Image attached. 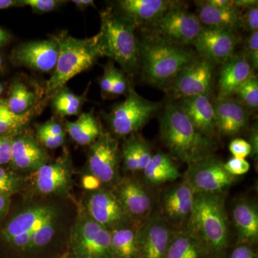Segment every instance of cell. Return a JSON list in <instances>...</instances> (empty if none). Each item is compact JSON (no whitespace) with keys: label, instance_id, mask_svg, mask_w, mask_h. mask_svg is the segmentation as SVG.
<instances>
[{"label":"cell","instance_id":"11a10c76","mask_svg":"<svg viewBox=\"0 0 258 258\" xmlns=\"http://www.w3.org/2000/svg\"><path fill=\"white\" fill-rule=\"evenodd\" d=\"M74 4L80 10H85L91 6H94V2L92 0H74Z\"/></svg>","mask_w":258,"mask_h":258},{"label":"cell","instance_id":"7402d4cb","mask_svg":"<svg viewBox=\"0 0 258 258\" xmlns=\"http://www.w3.org/2000/svg\"><path fill=\"white\" fill-rule=\"evenodd\" d=\"M217 128L225 136H234L245 128L248 115L243 106L231 98H220L213 104Z\"/></svg>","mask_w":258,"mask_h":258},{"label":"cell","instance_id":"d6986e66","mask_svg":"<svg viewBox=\"0 0 258 258\" xmlns=\"http://www.w3.org/2000/svg\"><path fill=\"white\" fill-rule=\"evenodd\" d=\"M33 174L34 186L41 195L64 197L72 189V169L64 160L45 164Z\"/></svg>","mask_w":258,"mask_h":258},{"label":"cell","instance_id":"1f68e13d","mask_svg":"<svg viewBox=\"0 0 258 258\" xmlns=\"http://www.w3.org/2000/svg\"><path fill=\"white\" fill-rule=\"evenodd\" d=\"M17 115L10 111L7 101L0 100V135L15 137L30 119V113Z\"/></svg>","mask_w":258,"mask_h":258},{"label":"cell","instance_id":"680465c9","mask_svg":"<svg viewBox=\"0 0 258 258\" xmlns=\"http://www.w3.org/2000/svg\"><path fill=\"white\" fill-rule=\"evenodd\" d=\"M66 258H79L77 257V256L74 253V252H72V251L70 250L69 252H67V254H66Z\"/></svg>","mask_w":258,"mask_h":258},{"label":"cell","instance_id":"9c48e42d","mask_svg":"<svg viewBox=\"0 0 258 258\" xmlns=\"http://www.w3.org/2000/svg\"><path fill=\"white\" fill-rule=\"evenodd\" d=\"M153 26L161 38L176 45L195 43L203 28L198 15L174 3Z\"/></svg>","mask_w":258,"mask_h":258},{"label":"cell","instance_id":"ba28073f","mask_svg":"<svg viewBox=\"0 0 258 258\" xmlns=\"http://www.w3.org/2000/svg\"><path fill=\"white\" fill-rule=\"evenodd\" d=\"M184 180L195 193L224 194L235 183L236 177L230 175L224 163L212 154L188 165Z\"/></svg>","mask_w":258,"mask_h":258},{"label":"cell","instance_id":"277c9868","mask_svg":"<svg viewBox=\"0 0 258 258\" xmlns=\"http://www.w3.org/2000/svg\"><path fill=\"white\" fill-rule=\"evenodd\" d=\"M139 58L146 79L156 86L172 82L178 74L195 60L191 52L181 45L162 38L144 40L139 47Z\"/></svg>","mask_w":258,"mask_h":258},{"label":"cell","instance_id":"5bb4252c","mask_svg":"<svg viewBox=\"0 0 258 258\" xmlns=\"http://www.w3.org/2000/svg\"><path fill=\"white\" fill-rule=\"evenodd\" d=\"M59 55L55 38L25 42L13 51L12 60L19 66L34 71L48 73L54 71Z\"/></svg>","mask_w":258,"mask_h":258},{"label":"cell","instance_id":"816d5d0a","mask_svg":"<svg viewBox=\"0 0 258 258\" xmlns=\"http://www.w3.org/2000/svg\"><path fill=\"white\" fill-rule=\"evenodd\" d=\"M10 205V197L0 195V220L4 218L9 211Z\"/></svg>","mask_w":258,"mask_h":258},{"label":"cell","instance_id":"83f0119b","mask_svg":"<svg viewBox=\"0 0 258 258\" xmlns=\"http://www.w3.org/2000/svg\"><path fill=\"white\" fill-rule=\"evenodd\" d=\"M142 222H136L111 231L113 258H139V232Z\"/></svg>","mask_w":258,"mask_h":258},{"label":"cell","instance_id":"d6a6232c","mask_svg":"<svg viewBox=\"0 0 258 258\" xmlns=\"http://www.w3.org/2000/svg\"><path fill=\"white\" fill-rule=\"evenodd\" d=\"M84 99L66 88H62L54 96L52 106L56 113L61 116L79 114Z\"/></svg>","mask_w":258,"mask_h":258},{"label":"cell","instance_id":"7bdbcfd3","mask_svg":"<svg viewBox=\"0 0 258 258\" xmlns=\"http://www.w3.org/2000/svg\"><path fill=\"white\" fill-rule=\"evenodd\" d=\"M13 137L11 136L0 135V166L11 162Z\"/></svg>","mask_w":258,"mask_h":258},{"label":"cell","instance_id":"60d3db41","mask_svg":"<svg viewBox=\"0 0 258 258\" xmlns=\"http://www.w3.org/2000/svg\"><path fill=\"white\" fill-rule=\"evenodd\" d=\"M229 149L232 154V157L241 159H245L248 156L251 155V152H252L249 142L244 139L238 138L234 139L231 142Z\"/></svg>","mask_w":258,"mask_h":258},{"label":"cell","instance_id":"cb8c5ba5","mask_svg":"<svg viewBox=\"0 0 258 258\" xmlns=\"http://www.w3.org/2000/svg\"><path fill=\"white\" fill-rule=\"evenodd\" d=\"M252 74V66L245 55H232L222 64L219 79V98H230Z\"/></svg>","mask_w":258,"mask_h":258},{"label":"cell","instance_id":"d590c367","mask_svg":"<svg viewBox=\"0 0 258 258\" xmlns=\"http://www.w3.org/2000/svg\"><path fill=\"white\" fill-rule=\"evenodd\" d=\"M23 186V181L14 171L0 166V195L11 198Z\"/></svg>","mask_w":258,"mask_h":258},{"label":"cell","instance_id":"ab89813d","mask_svg":"<svg viewBox=\"0 0 258 258\" xmlns=\"http://www.w3.org/2000/svg\"><path fill=\"white\" fill-rule=\"evenodd\" d=\"M20 4L29 6L37 13H45L52 11L62 2L56 0H23Z\"/></svg>","mask_w":258,"mask_h":258},{"label":"cell","instance_id":"db71d44e","mask_svg":"<svg viewBox=\"0 0 258 258\" xmlns=\"http://www.w3.org/2000/svg\"><path fill=\"white\" fill-rule=\"evenodd\" d=\"M209 4L219 8H230L235 7L234 1L231 0H208Z\"/></svg>","mask_w":258,"mask_h":258},{"label":"cell","instance_id":"f907efd6","mask_svg":"<svg viewBox=\"0 0 258 258\" xmlns=\"http://www.w3.org/2000/svg\"><path fill=\"white\" fill-rule=\"evenodd\" d=\"M258 134L257 128H254L252 129V132L250 134V137H249V144H250L252 152H251V155L253 157H257L258 152Z\"/></svg>","mask_w":258,"mask_h":258},{"label":"cell","instance_id":"f6af8a7d","mask_svg":"<svg viewBox=\"0 0 258 258\" xmlns=\"http://www.w3.org/2000/svg\"><path fill=\"white\" fill-rule=\"evenodd\" d=\"M37 139L39 144L47 149H56L63 144L66 137H55L37 131Z\"/></svg>","mask_w":258,"mask_h":258},{"label":"cell","instance_id":"e0dca14e","mask_svg":"<svg viewBox=\"0 0 258 258\" xmlns=\"http://www.w3.org/2000/svg\"><path fill=\"white\" fill-rule=\"evenodd\" d=\"M59 217L53 205H36L29 207L10 219L1 230L2 240L7 244L18 236L33 232L52 219Z\"/></svg>","mask_w":258,"mask_h":258},{"label":"cell","instance_id":"f5cc1de1","mask_svg":"<svg viewBox=\"0 0 258 258\" xmlns=\"http://www.w3.org/2000/svg\"><path fill=\"white\" fill-rule=\"evenodd\" d=\"M257 3L258 2L255 0H238V1H234V5L238 10H247L252 7L257 6Z\"/></svg>","mask_w":258,"mask_h":258},{"label":"cell","instance_id":"4fadbf2b","mask_svg":"<svg viewBox=\"0 0 258 258\" xmlns=\"http://www.w3.org/2000/svg\"><path fill=\"white\" fill-rule=\"evenodd\" d=\"M113 191L134 221L144 222L152 215L154 199L146 185L139 180L120 179L115 183Z\"/></svg>","mask_w":258,"mask_h":258},{"label":"cell","instance_id":"ee69618b","mask_svg":"<svg viewBox=\"0 0 258 258\" xmlns=\"http://www.w3.org/2000/svg\"><path fill=\"white\" fill-rule=\"evenodd\" d=\"M242 25L249 32L257 31L258 29V8L252 7L246 10L244 16H242Z\"/></svg>","mask_w":258,"mask_h":258},{"label":"cell","instance_id":"f546056e","mask_svg":"<svg viewBox=\"0 0 258 258\" xmlns=\"http://www.w3.org/2000/svg\"><path fill=\"white\" fill-rule=\"evenodd\" d=\"M66 131L79 145H91L102 134L92 111L82 113L76 121H68Z\"/></svg>","mask_w":258,"mask_h":258},{"label":"cell","instance_id":"603a6c76","mask_svg":"<svg viewBox=\"0 0 258 258\" xmlns=\"http://www.w3.org/2000/svg\"><path fill=\"white\" fill-rule=\"evenodd\" d=\"M174 4L166 0H122L118 2L123 17L134 25L154 24Z\"/></svg>","mask_w":258,"mask_h":258},{"label":"cell","instance_id":"f1b7e54d","mask_svg":"<svg viewBox=\"0 0 258 258\" xmlns=\"http://www.w3.org/2000/svg\"><path fill=\"white\" fill-rule=\"evenodd\" d=\"M142 172L145 184L150 186H159L181 177V174L172 159L160 152L152 156V159Z\"/></svg>","mask_w":258,"mask_h":258},{"label":"cell","instance_id":"7dc6e473","mask_svg":"<svg viewBox=\"0 0 258 258\" xmlns=\"http://www.w3.org/2000/svg\"><path fill=\"white\" fill-rule=\"evenodd\" d=\"M126 89L127 83L124 76L114 68L111 94L121 95L125 92Z\"/></svg>","mask_w":258,"mask_h":258},{"label":"cell","instance_id":"ffe728a7","mask_svg":"<svg viewBox=\"0 0 258 258\" xmlns=\"http://www.w3.org/2000/svg\"><path fill=\"white\" fill-rule=\"evenodd\" d=\"M47 158L43 148L30 134L13 137L10 164L15 170L34 173L47 164Z\"/></svg>","mask_w":258,"mask_h":258},{"label":"cell","instance_id":"e575fe53","mask_svg":"<svg viewBox=\"0 0 258 258\" xmlns=\"http://www.w3.org/2000/svg\"><path fill=\"white\" fill-rule=\"evenodd\" d=\"M235 94L249 108L255 109L258 106V81L253 74L237 88Z\"/></svg>","mask_w":258,"mask_h":258},{"label":"cell","instance_id":"5b68a950","mask_svg":"<svg viewBox=\"0 0 258 258\" xmlns=\"http://www.w3.org/2000/svg\"><path fill=\"white\" fill-rule=\"evenodd\" d=\"M135 25L121 15L111 11L101 14V26L98 35L102 56L115 60L128 74L139 66V45L134 34Z\"/></svg>","mask_w":258,"mask_h":258},{"label":"cell","instance_id":"8d00e7d4","mask_svg":"<svg viewBox=\"0 0 258 258\" xmlns=\"http://www.w3.org/2000/svg\"><path fill=\"white\" fill-rule=\"evenodd\" d=\"M132 139L138 161L139 171L142 172L152 159V150L144 139L140 137H132Z\"/></svg>","mask_w":258,"mask_h":258},{"label":"cell","instance_id":"91938a15","mask_svg":"<svg viewBox=\"0 0 258 258\" xmlns=\"http://www.w3.org/2000/svg\"><path fill=\"white\" fill-rule=\"evenodd\" d=\"M66 254H67V252H64V254H62V255H60V257H59L58 258H66Z\"/></svg>","mask_w":258,"mask_h":258},{"label":"cell","instance_id":"8fae6325","mask_svg":"<svg viewBox=\"0 0 258 258\" xmlns=\"http://www.w3.org/2000/svg\"><path fill=\"white\" fill-rule=\"evenodd\" d=\"M83 208L93 220L109 231L137 222L129 216L113 190L91 191Z\"/></svg>","mask_w":258,"mask_h":258},{"label":"cell","instance_id":"6da1fadb","mask_svg":"<svg viewBox=\"0 0 258 258\" xmlns=\"http://www.w3.org/2000/svg\"><path fill=\"white\" fill-rule=\"evenodd\" d=\"M185 230L203 242L212 258H222L230 242L223 194L195 193Z\"/></svg>","mask_w":258,"mask_h":258},{"label":"cell","instance_id":"4316f807","mask_svg":"<svg viewBox=\"0 0 258 258\" xmlns=\"http://www.w3.org/2000/svg\"><path fill=\"white\" fill-rule=\"evenodd\" d=\"M164 258H212L201 241L185 230L173 232Z\"/></svg>","mask_w":258,"mask_h":258},{"label":"cell","instance_id":"44dd1931","mask_svg":"<svg viewBox=\"0 0 258 258\" xmlns=\"http://www.w3.org/2000/svg\"><path fill=\"white\" fill-rule=\"evenodd\" d=\"M176 105L199 132L211 138L217 128L216 120L213 103L206 95L180 98Z\"/></svg>","mask_w":258,"mask_h":258},{"label":"cell","instance_id":"d4e9b609","mask_svg":"<svg viewBox=\"0 0 258 258\" xmlns=\"http://www.w3.org/2000/svg\"><path fill=\"white\" fill-rule=\"evenodd\" d=\"M237 244L252 246L258 240V211L255 204L247 200L237 202L232 212Z\"/></svg>","mask_w":258,"mask_h":258},{"label":"cell","instance_id":"4dcf8cb0","mask_svg":"<svg viewBox=\"0 0 258 258\" xmlns=\"http://www.w3.org/2000/svg\"><path fill=\"white\" fill-rule=\"evenodd\" d=\"M6 101L10 111L17 115H23L33 106L35 95L26 85L17 82L12 86L9 98Z\"/></svg>","mask_w":258,"mask_h":258},{"label":"cell","instance_id":"7a4b0ae2","mask_svg":"<svg viewBox=\"0 0 258 258\" xmlns=\"http://www.w3.org/2000/svg\"><path fill=\"white\" fill-rule=\"evenodd\" d=\"M161 138L171 154L188 165L212 155L213 141L199 132L176 104H169L161 117Z\"/></svg>","mask_w":258,"mask_h":258},{"label":"cell","instance_id":"74e56055","mask_svg":"<svg viewBox=\"0 0 258 258\" xmlns=\"http://www.w3.org/2000/svg\"><path fill=\"white\" fill-rule=\"evenodd\" d=\"M122 158L127 171L131 172H138L139 166L136 155L135 149H134L133 142L131 138L126 141L122 148Z\"/></svg>","mask_w":258,"mask_h":258},{"label":"cell","instance_id":"681fc988","mask_svg":"<svg viewBox=\"0 0 258 258\" xmlns=\"http://www.w3.org/2000/svg\"><path fill=\"white\" fill-rule=\"evenodd\" d=\"M113 70H114V67H113V64L107 66L104 74L102 76L101 81H100V86H101L102 91L103 93L111 94L112 86H113Z\"/></svg>","mask_w":258,"mask_h":258},{"label":"cell","instance_id":"6f0895ef","mask_svg":"<svg viewBox=\"0 0 258 258\" xmlns=\"http://www.w3.org/2000/svg\"><path fill=\"white\" fill-rule=\"evenodd\" d=\"M10 36L8 32L3 30V28H0V47L5 45L8 42Z\"/></svg>","mask_w":258,"mask_h":258},{"label":"cell","instance_id":"7c38bea8","mask_svg":"<svg viewBox=\"0 0 258 258\" xmlns=\"http://www.w3.org/2000/svg\"><path fill=\"white\" fill-rule=\"evenodd\" d=\"M195 197V191L184 180L163 193L158 215L174 230H185L192 212Z\"/></svg>","mask_w":258,"mask_h":258},{"label":"cell","instance_id":"bcb514c9","mask_svg":"<svg viewBox=\"0 0 258 258\" xmlns=\"http://www.w3.org/2000/svg\"><path fill=\"white\" fill-rule=\"evenodd\" d=\"M37 131L43 132V133L50 134L52 137H66V132H64L63 128L57 122L54 120L47 121L40 125Z\"/></svg>","mask_w":258,"mask_h":258},{"label":"cell","instance_id":"9f6ffc18","mask_svg":"<svg viewBox=\"0 0 258 258\" xmlns=\"http://www.w3.org/2000/svg\"><path fill=\"white\" fill-rule=\"evenodd\" d=\"M19 2L14 0H0V10L8 9L18 5Z\"/></svg>","mask_w":258,"mask_h":258},{"label":"cell","instance_id":"ac0fdd59","mask_svg":"<svg viewBox=\"0 0 258 258\" xmlns=\"http://www.w3.org/2000/svg\"><path fill=\"white\" fill-rule=\"evenodd\" d=\"M237 42V37L230 30L203 27L194 44L203 59L223 64L233 55Z\"/></svg>","mask_w":258,"mask_h":258},{"label":"cell","instance_id":"2e32d148","mask_svg":"<svg viewBox=\"0 0 258 258\" xmlns=\"http://www.w3.org/2000/svg\"><path fill=\"white\" fill-rule=\"evenodd\" d=\"M212 62L194 60L178 74L170 88L174 96L180 98L206 95L212 85Z\"/></svg>","mask_w":258,"mask_h":258},{"label":"cell","instance_id":"484cf974","mask_svg":"<svg viewBox=\"0 0 258 258\" xmlns=\"http://www.w3.org/2000/svg\"><path fill=\"white\" fill-rule=\"evenodd\" d=\"M198 17L205 28L222 29L234 32L242 26L240 10L232 7L219 8L209 4L208 2H199Z\"/></svg>","mask_w":258,"mask_h":258},{"label":"cell","instance_id":"3957f363","mask_svg":"<svg viewBox=\"0 0 258 258\" xmlns=\"http://www.w3.org/2000/svg\"><path fill=\"white\" fill-rule=\"evenodd\" d=\"M55 39L59 45L58 58L47 82V96L60 91L70 80L90 69L102 56L97 34L79 39L63 33Z\"/></svg>","mask_w":258,"mask_h":258},{"label":"cell","instance_id":"30bf717a","mask_svg":"<svg viewBox=\"0 0 258 258\" xmlns=\"http://www.w3.org/2000/svg\"><path fill=\"white\" fill-rule=\"evenodd\" d=\"M121 155L118 143L110 134H101L90 145L88 167L90 174L102 184H115L119 180Z\"/></svg>","mask_w":258,"mask_h":258},{"label":"cell","instance_id":"f35d334b","mask_svg":"<svg viewBox=\"0 0 258 258\" xmlns=\"http://www.w3.org/2000/svg\"><path fill=\"white\" fill-rule=\"evenodd\" d=\"M225 170L230 175L235 176L244 175L246 173L248 172L250 169V164L246 159H237V158L232 157L226 163H224Z\"/></svg>","mask_w":258,"mask_h":258},{"label":"cell","instance_id":"52a82bcc","mask_svg":"<svg viewBox=\"0 0 258 258\" xmlns=\"http://www.w3.org/2000/svg\"><path fill=\"white\" fill-rule=\"evenodd\" d=\"M159 108V103L148 101L131 88L124 101L118 103L110 113L112 131L118 137L135 133L147 124Z\"/></svg>","mask_w":258,"mask_h":258},{"label":"cell","instance_id":"94428289","mask_svg":"<svg viewBox=\"0 0 258 258\" xmlns=\"http://www.w3.org/2000/svg\"><path fill=\"white\" fill-rule=\"evenodd\" d=\"M2 66H3V57L0 55V68L2 67Z\"/></svg>","mask_w":258,"mask_h":258},{"label":"cell","instance_id":"836d02e7","mask_svg":"<svg viewBox=\"0 0 258 258\" xmlns=\"http://www.w3.org/2000/svg\"><path fill=\"white\" fill-rule=\"evenodd\" d=\"M57 222H58V217L52 219L50 221L47 222L33 234L26 253L30 254L39 253L50 244L57 230Z\"/></svg>","mask_w":258,"mask_h":258},{"label":"cell","instance_id":"6125c7cd","mask_svg":"<svg viewBox=\"0 0 258 258\" xmlns=\"http://www.w3.org/2000/svg\"><path fill=\"white\" fill-rule=\"evenodd\" d=\"M3 92V87L1 84H0V95L2 94V93Z\"/></svg>","mask_w":258,"mask_h":258},{"label":"cell","instance_id":"8992f818","mask_svg":"<svg viewBox=\"0 0 258 258\" xmlns=\"http://www.w3.org/2000/svg\"><path fill=\"white\" fill-rule=\"evenodd\" d=\"M71 250L79 258H113L111 231L79 210L71 231Z\"/></svg>","mask_w":258,"mask_h":258},{"label":"cell","instance_id":"b9f144b4","mask_svg":"<svg viewBox=\"0 0 258 258\" xmlns=\"http://www.w3.org/2000/svg\"><path fill=\"white\" fill-rule=\"evenodd\" d=\"M245 57L253 69L258 66V30L251 33L247 39Z\"/></svg>","mask_w":258,"mask_h":258},{"label":"cell","instance_id":"c3c4849f","mask_svg":"<svg viewBox=\"0 0 258 258\" xmlns=\"http://www.w3.org/2000/svg\"><path fill=\"white\" fill-rule=\"evenodd\" d=\"M229 258H257V254L252 246L240 244L231 252Z\"/></svg>","mask_w":258,"mask_h":258},{"label":"cell","instance_id":"9a60e30c","mask_svg":"<svg viewBox=\"0 0 258 258\" xmlns=\"http://www.w3.org/2000/svg\"><path fill=\"white\" fill-rule=\"evenodd\" d=\"M174 229L159 215L142 222L139 232V258H164Z\"/></svg>","mask_w":258,"mask_h":258}]
</instances>
